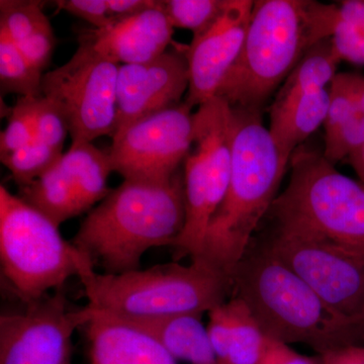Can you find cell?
I'll use <instances>...</instances> for the list:
<instances>
[{
	"instance_id": "36",
	"label": "cell",
	"mask_w": 364,
	"mask_h": 364,
	"mask_svg": "<svg viewBox=\"0 0 364 364\" xmlns=\"http://www.w3.org/2000/svg\"><path fill=\"white\" fill-rule=\"evenodd\" d=\"M107 9L112 21L117 23L124 18L154 7L157 1L153 0H107Z\"/></svg>"
},
{
	"instance_id": "15",
	"label": "cell",
	"mask_w": 364,
	"mask_h": 364,
	"mask_svg": "<svg viewBox=\"0 0 364 364\" xmlns=\"http://www.w3.org/2000/svg\"><path fill=\"white\" fill-rule=\"evenodd\" d=\"M174 28L161 1L147 11L105 28H86L78 42L87 43L117 65L147 63L161 56L173 44Z\"/></svg>"
},
{
	"instance_id": "16",
	"label": "cell",
	"mask_w": 364,
	"mask_h": 364,
	"mask_svg": "<svg viewBox=\"0 0 364 364\" xmlns=\"http://www.w3.org/2000/svg\"><path fill=\"white\" fill-rule=\"evenodd\" d=\"M85 329L90 364H177L159 342L121 318L93 312Z\"/></svg>"
},
{
	"instance_id": "4",
	"label": "cell",
	"mask_w": 364,
	"mask_h": 364,
	"mask_svg": "<svg viewBox=\"0 0 364 364\" xmlns=\"http://www.w3.org/2000/svg\"><path fill=\"white\" fill-rule=\"evenodd\" d=\"M234 296L247 305L268 338L308 345L323 355L358 345L342 315L267 248L247 251L231 275Z\"/></svg>"
},
{
	"instance_id": "11",
	"label": "cell",
	"mask_w": 364,
	"mask_h": 364,
	"mask_svg": "<svg viewBox=\"0 0 364 364\" xmlns=\"http://www.w3.org/2000/svg\"><path fill=\"white\" fill-rule=\"evenodd\" d=\"M112 172L126 181H159L183 166L195 139V112L186 102L143 117L112 136Z\"/></svg>"
},
{
	"instance_id": "20",
	"label": "cell",
	"mask_w": 364,
	"mask_h": 364,
	"mask_svg": "<svg viewBox=\"0 0 364 364\" xmlns=\"http://www.w3.org/2000/svg\"><path fill=\"white\" fill-rule=\"evenodd\" d=\"M340 62L333 49L331 38L318 42L287 76L279 88L269 111H277L304 95L329 87L338 74Z\"/></svg>"
},
{
	"instance_id": "24",
	"label": "cell",
	"mask_w": 364,
	"mask_h": 364,
	"mask_svg": "<svg viewBox=\"0 0 364 364\" xmlns=\"http://www.w3.org/2000/svg\"><path fill=\"white\" fill-rule=\"evenodd\" d=\"M339 18L331 37L340 61L364 65V0L338 2Z\"/></svg>"
},
{
	"instance_id": "14",
	"label": "cell",
	"mask_w": 364,
	"mask_h": 364,
	"mask_svg": "<svg viewBox=\"0 0 364 364\" xmlns=\"http://www.w3.org/2000/svg\"><path fill=\"white\" fill-rule=\"evenodd\" d=\"M254 1L229 0L219 20L191 44L184 45L189 86L186 102L191 107L217 97L228 74L238 59L250 21Z\"/></svg>"
},
{
	"instance_id": "31",
	"label": "cell",
	"mask_w": 364,
	"mask_h": 364,
	"mask_svg": "<svg viewBox=\"0 0 364 364\" xmlns=\"http://www.w3.org/2000/svg\"><path fill=\"white\" fill-rule=\"evenodd\" d=\"M68 133L65 119L59 109L47 98H38L35 112V140L63 151Z\"/></svg>"
},
{
	"instance_id": "28",
	"label": "cell",
	"mask_w": 364,
	"mask_h": 364,
	"mask_svg": "<svg viewBox=\"0 0 364 364\" xmlns=\"http://www.w3.org/2000/svg\"><path fill=\"white\" fill-rule=\"evenodd\" d=\"M44 2L36 0H1L0 1V33L14 44L50 25L46 16Z\"/></svg>"
},
{
	"instance_id": "21",
	"label": "cell",
	"mask_w": 364,
	"mask_h": 364,
	"mask_svg": "<svg viewBox=\"0 0 364 364\" xmlns=\"http://www.w3.org/2000/svg\"><path fill=\"white\" fill-rule=\"evenodd\" d=\"M18 196L58 227L83 214L75 189L60 161L37 181L18 188Z\"/></svg>"
},
{
	"instance_id": "38",
	"label": "cell",
	"mask_w": 364,
	"mask_h": 364,
	"mask_svg": "<svg viewBox=\"0 0 364 364\" xmlns=\"http://www.w3.org/2000/svg\"><path fill=\"white\" fill-rule=\"evenodd\" d=\"M346 162L352 167L358 179L364 182V145L347 158Z\"/></svg>"
},
{
	"instance_id": "35",
	"label": "cell",
	"mask_w": 364,
	"mask_h": 364,
	"mask_svg": "<svg viewBox=\"0 0 364 364\" xmlns=\"http://www.w3.org/2000/svg\"><path fill=\"white\" fill-rule=\"evenodd\" d=\"M258 364H324L322 356H306L294 350L289 344L268 340L267 349Z\"/></svg>"
},
{
	"instance_id": "10",
	"label": "cell",
	"mask_w": 364,
	"mask_h": 364,
	"mask_svg": "<svg viewBox=\"0 0 364 364\" xmlns=\"http://www.w3.org/2000/svg\"><path fill=\"white\" fill-rule=\"evenodd\" d=\"M264 247L337 312L364 309V250L298 228L275 226Z\"/></svg>"
},
{
	"instance_id": "6",
	"label": "cell",
	"mask_w": 364,
	"mask_h": 364,
	"mask_svg": "<svg viewBox=\"0 0 364 364\" xmlns=\"http://www.w3.org/2000/svg\"><path fill=\"white\" fill-rule=\"evenodd\" d=\"M289 167V184L268 213L275 226L298 228L364 250V182L339 172L312 144L294 151Z\"/></svg>"
},
{
	"instance_id": "5",
	"label": "cell",
	"mask_w": 364,
	"mask_h": 364,
	"mask_svg": "<svg viewBox=\"0 0 364 364\" xmlns=\"http://www.w3.org/2000/svg\"><path fill=\"white\" fill-rule=\"evenodd\" d=\"M79 279L88 308L121 318L203 316L233 293L231 275L200 256L188 265L164 263L119 274L90 268Z\"/></svg>"
},
{
	"instance_id": "25",
	"label": "cell",
	"mask_w": 364,
	"mask_h": 364,
	"mask_svg": "<svg viewBox=\"0 0 364 364\" xmlns=\"http://www.w3.org/2000/svg\"><path fill=\"white\" fill-rule=\"evenodd\" d=\"M360 74L341 72L329 86L330 105L324 124V147L335 142L348 123L358 100Z\"/></svg>"
},
{
	"instance_id": "27",
	"label": "cell",
	"mask_w": 364,
	"mask_h": 364,
	"mask_svg": "<svg viewBox=\"0 0 364 364\" xmlns=\"http://www.w3.org/2000/svg\"><path fill=\"white\" fill-rule=\"evenodd\" d=\"M63 154V151L33 140L9 156L2 158L1 162L11 172L18 188H21L44 176L60 161Z\"/></svg>"
},
{
	"instance_id": "17",
	"label": "cell",
	"mask_w": 364,
	"mask_h": 364,
	"mask_svg": "<svg viewBox=\"0 0 364 364\" xmlns=\"http://www.w3.org/2000/svg\"><path fill=\"white\" fill-rule=\"evenodd\" d=\"M121 320L149 334L176 360L189 364L217 363L202 316L173 315Z\"/></svg>"
},
{
	"instance_id": "12",
	"label": "cell",
	"mask_w": 364,
	"mask_h": 364,
	"mask_svg": "<svg viewBox=\"0 0 364 364\" xmlns=\"http://www.w3.org/2000/svg\"><path fill=\"white\" fill-rule=\"evenodd\" d=\"M63 289V287H62ZM62 289L0 317V364H72V338L93 312L70 308Z\"/></svg>"
},
{
	"instance_id": "22",
	"label": "cell",
	"mask_w": 364,
	"mask_h": 364,
	"mask_svg": "<svg viewBox=\"0 0 364 364\" xmlns=\"http://www.w3.org/2000/svg\"><path fill=\"white\" fill-rule=\"evenodd\" d=\"M228 304L233 318V329L226 354L215 364H258L269 338L241 299L233 296Z\"/></svg>"
},
{
	"instance_id": "37",
	"label": "cell",
	"mask_w": 364,
	"mask_h": 364,
	"mask_svg": "<svg viewBox=\"0 0 364 364\" xmlns=\"http://www.w3.org/2000/svg\"><path fill=\"white\" fill-rule=\"evenodd\" d=\"M324 364H364V346L350 345L323 354Z\"/></svg>"
},
{
	"instance_id": "23",
	"label": "cell",
	"mask_w": 364,
	"mask_h": 364,
	"mask_svg": "<svg viewBox=\"0 0 364 364\" xmlns=\"http://www.w3.org/2000/svg\"><path fill=\"white\" fill-rule=\"evenodd\" d=\"M42 72L36 69L18 48L0 33V90L2 95L42 97Z\"/></svg>"
},
{
	"instance_id": "1",
	"label": "cell",
	"mask_w": 364,
	"mask_h": 364,
	"mask_svg": "<svg viewBox=\"0 0 364 364\" xmlns=\"http://www.w3.org/2000/svg\"><path fill=\"white\" fill-rule=\"evenodd\" d=\"M183 166L165 181H126L88 212L72 243L102 268H141L150 249L172 247L186 226Z\"/></svg>"
},
{
	"instance_id": "3",
	"label": "cell",
	"mask_w": 364,
	"mask_h": 364,
	"mask_svg": "<svg viewBox=\"0 0 364 364\" xmlns=\"http://www.w3.org/2000/svg\"><path fill=\"white\" fill-rule=\"evenodd\" d=\"M231 117L229 186L208 225L200 254L229 275L247 253L251 237L279 196L289 166L263 124L262 111L231 107Z\"/></svg>"
},
{
	"instance_id": "13",
	"label": "cell",
	"mask_w": 364,
	"mask_h": 364,
	"mask_svg": "<svg viewBox=\"0 0 364 364\" xmlns=\"http://www.w3.org/2000/svg\"><path fill=\"white\" fill-rule=\"evenodd\" d=\"M189 75L184 45L173 43L161 56L119 67L116 132L183 102Z\"/></svg>"
},
{
	"instance_id": "8",
	"label": "cell",
	"mask_w": 364,
	"mask_h": 364,
	"mask_svg": "<svg viewBox=\"0 0 364 364\" xmlns=\"http://www.w3.org/2000/svg\"><path fill=\"white\" fill-rule=\"evenodd\" d=\"M232 167L231 107L219 97L195 112V139L183 163L186 221L172 248L196 258L208 225L224 200Z\"/></svg>"
},
{
	"instance_id": "30",
	"label": "cell",
	"mask_w": 364,
	"mask_h": 364,
	"mask_svg": "<svg viewBox=\"0 0 364 364\" xmlns=\"http://www.w3.org/2000/svg\"><path fill=\"white\" fill-rule=\"evenodd\" d=\"M364 145V75L360 74L359 79L358 95L355 107L350 119L343 130L328 147H323L324 156L328 161L336 165L344 161Z\"/></svg>"
},
{
	"instance_id": "34",
	"label": "cell",
	"mask_w": 364,
	"mask_h": 364,
	"mask_svg": "<svg viewBox=\"0 0 364 364\" xmlns=\"http://www.w3.org/2000/svg\"><path fill=\"white\" fill-rule=\"evenodd\" d=\"M58 11L82 18L95 28H105L114 23L107 9V0H58Z\"/></svg>"
},
{
	"instance_id": "2",
	"label": "cell",
	"mask_w": 364,
	"mask_h": 364,
	"mask_svg": "<svg viewBox=\"0 0 364 364\" xmlns=\"http://www.w3.org/2000/svg\"><path fill=\"white\" fill-rule=\"evenodd\" d=\"M337 4L257 0L238 59L217 97L231 107L262 111L272 93L318 42L332 37Z\"/></svg>"
},
{
	"instance_id": "18",
	"label": "cell",
	"mask_w": 364,
	"mask_h": 364,
	"mask_svg": "<svg viewBox=\"0 0 364 364\" xmlns=\"http://www.w3.org/2000/svg\"><path fill=\"white\" fill-rule=\"evenodd\" d=\"M329 105L328 87L304 95L277 111H269L268 130L282 159L289 163L294 151L324 126Z\"/></svg>"
},
{
	"instance_id": "26",
	"label": "cell",
	"mask_w": 364,
	"mask_h": 364,
	"mask_svg": "<svg viewBox=\"0 0 364 364\" xmlns=\"http://www.w3.org/2000/svg\"><path fill=\"white\" fill-rule=\"evenodd\" d=\"M229 4V0H164L163 11L174 28L193 32V37L207 32Z\"/></svg>"
},
{
	"instance_id": "39",
	"label": "cell",
	"mask_w": 364,
	"mask_h": 364,
	"mask_svg": "<svg viewBox=\"0 0 364 364\" xmlns=\"http://www.w3.org/2000/svg\"><path fill=\"white\" fill-rule=\"evenodd\" d=\"M354 332L358 338V345L364 346V309L358 315L351 318Z\"/></svg>"
},
{
	"instance_id": "19",
	"label": "cell",
	"mask_w": 364,
	"mask_h": 364,
	"mask_svg": "<svg viewBox=\"0 0 364 364\" xmlns=\"http://www.w3.org/2000/svg\"><path fill=\"white\" fill-rule=\"evenodd\" d=\"M60 164L70 177L83 214L92 210L112 191L107 186L112 172L109 153L93 143H72Z\"/></svg>"
},
{
	"instance_id": "29",
	"label": "cell",
	"mask_w": 364,
	"mask_h": 364,
	"mask_svg": "<svg viewBox=\"0 0 364 364\" xmlns=\"http://www.w3.org/2000/svg\"><path fill=\"white\" fill-rule=\"evenodd\" d=\"M38 98L18 97L16 105L9 109V123L0 135L1 159L35 140V112Z\"/></svg>"
},
{
	"instance_id": "32",
	"label": "cell",
	"mask_w": 364,
	"mask_h": 364,
	"mask_svg": "<svg viewBox=\"0 0 364 364\" xmlns=\"http://www.w3.org/2000/svg\"><path fill=\"white\" fill-rule=\"evenodd\" d=\"M56 45V36L50 23L16 46L23 57L43 73L51 63Z\"/></svg>"
},
{
	"instance_id": "7",
	"label": "cell",
	"mask_w": 364,
	"mask_h": 364,
	"mask_svg": "<svg viewBox=\"0 0 364 364\" xmlns=\"http://www.w3.org/2000/svg\"><path fill=\"white\" fill-rule=\"evenodd\" d=\"M1 272L26 305L62 289L73 277L95 268L59 227L32 205L0 186Z\"/></svg>"
},
{
	"instance_id": "33",
	"label": "cell",
	"mask_w": 364,
	"mask_h": 364,
	"mask_svg": "<svg viewBox=\"0 0 364 364\" xmlns=\"http://www.w3.org/2000/svg\"><path fill=\"white\" fill-rule=\"evenodd\" d=\"M208 314V338L215 352V358L219 361L224 358L227 352L233 329V318L228 301L212 309Z\"/></svg>"
},
{
	"instance_id": "9",
	"label": "cell",
	"mask_w": 364,
	"mask_h": 364,
	"mask_svg": "<svg viewBox=\"0 0 364 364\" xmlns=\"http://www.w3.org/2000/svg\"><path fill=\"white\" fill-rule=\"evenodd\" d=\"M119 67L87 43L79 42L64 65L43 75V97L65 119L72 143L114 135Z\"/></svg>"
}]
</instances>
